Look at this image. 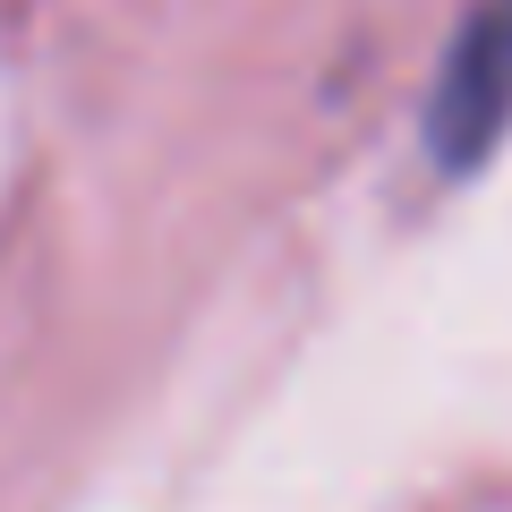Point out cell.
Wrapping results in <instances>:
<instances>
[{
  "label": "cell",
  "mask_w": 512,
  "mask_h": 512,
  "mask_svg": "<svg viewBox=\"0 0 512 512\" xmlns=\"http://www.w3.org/2000/svg\"><path fill=\"white\" fill-rule=\"evenodd\" d=\"M504 120H512V0H487L478 26L461 35L453 69H444V86H436L427 137H436L444 163H470Z\"/></svg>",
  "instance_id": "obj_1"
}]
</instances>
